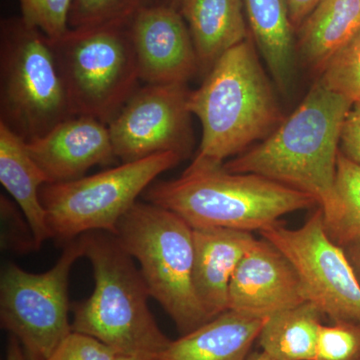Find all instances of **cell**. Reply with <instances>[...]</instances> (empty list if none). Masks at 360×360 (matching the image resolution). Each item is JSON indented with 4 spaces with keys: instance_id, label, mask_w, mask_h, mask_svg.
I'll list each match as a JSON object with an SVG mask.
<instances>
[{
    "instance_id": "1",
    "label": "cell",
    "mask_w": 360,
    "mask_h": 360,
    "mask_svg": "<svg viewBox=\"0 0 360 360\" xmlns=\"http://www.w3.org/2000/svg\"><path fill=\"white\" fill-rule=\"evenodd\" d=\"M354 103L316 82L292 115L262 143L222 167L252 174L314 196L324 220L335 214L341 129Z\"/></svg>"
},
{
    "instance_id": "2",
    "label": "cell",
    "mask_w": 360,
    "mask_h": 360,
    "mask_svg": "<svg viewBox=\"0 0 360 360\" xmlns=\"http://www.w3.org/2000/svg\"><path fill=\"white\" fill-rule=\"evenodd\" d=\"M188 106L202 129L198 155L188 167L193 169L221 167L283 122L250 39L220 56L200 89L191 92Z\"/></svg>"
},
{
    "instance_id": "3",
    "label": "cell",
    "mask_w": 360,
    "mask_h": 360,
    "mask_svg": "<svg viewBox=\"0 0 360 360\" xmlns=\"http://www.w3.org/2000/svg\"><path fill=\"white\" fill-rule=\"evenodd\" d=\"M142 195L193 229L259 231L283 215L319 205L309 193L260 175L232 174L222 165L187 167L179 179L153 182Z\"/></svg>"
},
{
    "instance_id": "4",
    "label": "cell",
    "mask_w": 360,
    "mask_h": 360,
    "mask_svg": "<svg viewBox=\"0 0 360 360\" xmlns=\"http://www.w3.org/2000/svg\"><path fill=\"white\" fill-rule=\"evenodd\" d=\"M94 269V292L71 305L72 331L101 340L117 355L150 360L169 345L148 307V285L134 259L112 234L82 236Z\"/></svg>"
},
{
    "instance_id": "5",
    "label": "cell",
    "mask_w": 360,
    "mask_h": 360,
    "mask_svg": "<svg viewBox=\"0 0 360 360\" xmlns=\"http://www.w3.org/2000/svg\"><path fill=\"white\" fill-rule=\"evenodd\" d=\"M115 238L136 260L150 297L174 322L180 335L210 319L193 284V229L176 213L137 201L118 224Z\"/></svg>"
},
{
    "instance_id": "6",
    "label": "cell",
    "mask_w": 360,
    "mask_h": 360,
    "mask_svg": "<svg viewBox=\"0 0 360 360\" xmlns=\"http://www.w3.org/2000/svg\"><path fill=\"white\" fill-rule=\"evenodd\" d=\"M51 41L22 18L0 28V122L25 141L73 116Z\"/></svg>"
},
{
    "instance_id": "7",
    "label": "cell",
    "mask_w": 360,
    "mask_h": 360,
    "mask_svg": "<svg viewBox=\"0 0 360 360\" xmlns=\"http://www.w3.org/2000/svg\"><path fill=\"white\" fill-rule=\"evenodd\" d=\"M51 44L73 115L108 125L139 80L129 22L70 28Z\"/></svg>"
},
{
    "instance_id": "8",
    "label": "cell",
    "mask_w": 360,
    "mask_h": 360,
    "mask_svg": "<svg viewBox=\"0 0 360 360\" xmlns=\"http://www.w3.org/2000/svg\"><path fill=\"white\" fill-rule=\"evenodd\" d=\"M184 160L162 153L40 191L51 238L68 241L92 231L115 236L118 224L156 177Z\"/></svg>"
},
{
    "instance_id": "9",
    "label": "cell",
    "mask_w": 360,
    "mask_h": 360,
    "mask_svg": "<svg viewBox=\"0 0 360 360\" xmlns=\"http://www.w3.org/2000/svg\"><path fill=\"white\" fill-rule=\"evenodd\" d=\"M84 257L82 236L68 241L53 267L32 274L7 264L0 276V323L18 338L28 360H46L72 333L68 283Z\"/></svg>"
},
{
    "instance_id": "10",
    "label": "cell",
    "mask_w": 360,
    "mask_h": 360,
    "mask_svg": "<svg viewBox=\"0 0 360 360\" xmlns=\"http://www.w3.org/2000/svg\"><path fill=\"white\" fill-rule=\"evenodd\" d=\"M295 267L307 302L333 321L360 323V283L345 248L329 238L321 207L298 229L277 221L259 231Z\"/></svg>"
},
{
    "instance_id": "11",
    "label": "cell",
    "mask_w": 360,
    "mask_h": 360,
    "mask_svg": "<svg viewBox=\"0 0 360 360\" xmlns=\"http://www.w3.org/2000/svg\"><path fill=\"white\" fill-rule=\"evenodd\" d=\"M186 84H146L108 123L113 149L122 163L162 153L186 158L193 146Z\"/></svg>"
},
{
    "instance_id": "12",
    "label": "cell",
    "mask_w": 360,
    "mask_h": 360,
    "mask_svg": "<svg viewBox=\"0 0 360 360\" xmlns=\"http://www.w3.org/2000/svg\"><path fill=\"white\" fill-rule=\"evenodd\" d=\"M139 80L186 84L200 70L188 26L174 7L146 4L129 22Z\"/></svg>"
},
{
    "instance_id": "13",
    "label": "cell",
    "mask_w": 360,
    "mask_h": 360,
    "mask_svg": "<svg viewBox=\"0 0 360 360\" xmlns=\"http://www.w3.org/2000/svg\"><path fill=\"white\" fill-rule=\"evenodd\" d=\"M307 302L290 260L269 241L257 239L232 276L229 310L267 319Z\"/></svg>"
},
{
    "instance_id": "14",
    "label": "cell",
    "mask_w": 360,
    "mask_h": 360,
    "mask_svg": "<svg viewBox=\"0 0 360 360\" xmlns=\"http://www.w3.org/2000/svg\"><path fill=\"white\" fill-rule=\"evenodd\" d=\"M26 146L49 184L79 179L96 165L117 162L108 125L91 116H71Z\"/></svg>"
},
{
    "instance_id": "15",
    "label": "cell",
    "mask_w": 360,
    "mask_h": 360,
    "mask_svg": "<svg viewBox=\"0 0 360 360\" xmlns=\"http://www.w3.org/2000/svg\"><path fill=\"white\" fill-rule=\"evenodd\" d=\"M257 238L250 231L193 229V284L210 321L229 310L234 272Z\"/></svg>"
},
{
    "instance_id": "16",
    "label": "cell",
    "mask_w": 360,
    "mask_h": 360,
    "mask_svg": "<svg viewBox=\"0 0 360 360\" xmlns=\"http://www.w3.org/2000/svg\"><path fill=\"white\" fill-rule=\"evenodd\" d=\"M265 321L227 310L170 341L150 360H246Z\"/></svg>"
},
{
    "instance_id": "17",
    "label": "cell",
    "mask_w": 360,
    "mask_h": 360,
    "mask_svg": "<svg viewBox=\"0 0 360 360\" xmlns=\"http://www.w3.org/2000/svg\"><path fill=\"white\" fill-rule=\"evenodd\" d=\"M0 182L18 203L39 248L51 238L40 191L49 184L22 137L0 122Z\"/></svg>"
},
{
    "instance_id": "18",
    "label": "cell",
    "mask_w": 360,
    "mask_h": 360,
    "mask_svg": "<svg viewBox=\"0 0 360 360\" xmlns=\"http://www.w3.org/2000/svg\"><path fill=\"white\" fill-rule=\"evenodd\" d=\"M246 20L276 86L288 96L296 75L295 30L288 0H243Z\"/></svg>"
},
{
    "instance_id": "19",
    "label": "cell",
    "mask_w": 360,
    "mask_h": 360,
    "mask_svg": "<svg viewBox=\"0 0 360 360\" xmlns=\"http://www.w3.org/2000/svg\"><path fill=\"white\" fill-rule=\"evenodd\" d=\"M179 11L206 73L222 54L248 39L243 0H184Z\"/></svg>"
},
{
    "instance_id": "20",
    "label": "cell",
    "mask_w": 360,
    "mask_h": 360,
    "mask_svg": "<svg viewBox=\"0 0 360 360\" xmlns=\"http://www.w3.org/2000/svg\"><path fill=\"white\" fill-rule=\"evenodd\" d=\"M359 30L360 0H321L297 30V54L321 75Z\"/></svg>"
},
{
    "instance_id": "21",
    "label": "cell",
    "mask_w": 360,
    "mask_h": 360,
    "mask_svg": "<svg viewBox=\"0 0 360 360\" xmlns=\"http://www.w3.org/2000/svg\"><path fill=\"white\" fill-rule=\"evenodd\" d=\"M323 316L309 302L277 312L267 317L258 343L277 360H315Z\"/></svg>"
},
{
    "instance_id": "22",
    "label": "cell",
    "mask_w": 360,
    "mask_h": 360,
    "mask_svg": "<svg viewBox=\"0 0 360 360\" xmlns=\"http://www.w3.org/2000/svg\"><path fill=\"white\" fill-rule=\"evenodd\" d=\"M335 214L324 220L329 238L345 248L360 236V163L340 150L336 163Z\"/></svg>"
},
{
    "instance_id": "23",
    "label": "cell",
    "mask_w": 360,
    "mask_h": 360,
    "mask_svg": "<svg viewBox=\"0 0 360 360\" xmlns=\"http://www.w3.org/2000/svg\"><path fill=\"white\" fill-rule=\"evenodd\" d=\"M317 82L350 103H360V30L331 59Z\"/></svg>"
},
{
    "instance_id": "24",
    "label": "cell",
    "mask_w": 360,
    "mask_h": 360,
    "mask_svg": "<svg viewBox=\"0 0 360 360\" xmlns=\"http://www.w3.org/2000/svg\"><path fill=\"white\" fill-rule=\"evenodd\" d=\"M146 0H72L70 30L129 23Z\"/></svg>"
},
{
    "instance_id": "25",
    "label": "cell",
    "mask_w": 360,
    "mask_h": 360,
    "mask_svg": "<svg viewBox=\"0 0 360 360\" xmlns=\"http://www.w3.org/2000/svg\"><path fill=\"white\" fill-rule=\"evenodd\" d=\"M26 25L39 30L51 42L70 30L68 20L72 0H18Z\"/></svg>"
},
{
    "instance_id": "26",
    "label": "cell",
    "mask_w": 360,
    "mask_h": 360,
    "mask_svg": "<svg viewBox=\"0 0 360 360\" xmlns=\"http://www.w3.org/2000/svg\"><path fill=\"white\" fill-rule=\"evenodd\" d=\"M315 360H360V323L338 321L322 324Z\"/></svg>"
},
{
    "instance_id": "27",
    "label": "cell",
    "mask_w": 360,
    "mask_h": 360,
    "mask_svg": "<svg viewBox=\"0 0 360 360\" xmlns=\"http://www.w3.org/2000/svg\"><path fill=\"white\" fill-rule=\"evenodd\" d=\"M117 354L101 340L72 331L46 360H116Z\"/></svg>"
},
{
    "instance_id": "28",
    "label": "cell",
    "mask_w": 360,
    "mask_h": 360,
    "mask_svg": "<svg viewBox=\"0 0 360 360\" xmlns=\"http://www.w3.org/2000/svg\"><path fill=\"white\" fill-rule=\"evenodd\" d=\"M341 153L360 163V103L350 108L343 122L340 134Z\"/></svg>"
},
{
    "instance_id": "29",
    "label": "cell",
    "mask_w": 360,
    "mask_h": 360,
    "mask_svg": "<svg viewBox=\"0 0 360 360\" xmlns=\"http://www.w3.org/2000/svg\"><path fill=\"white\" fill-rule=\"evenodd\" d=\"M319 1L321 0H288L291 22L296 32Z\"/></svg>"
},
{
    "instance_id": "30",
    "label": "cell",
    "mask_w": 360,
    "mask_h": 360,
    "mask_svg": "<svg viewBox=\"0 0 360 360\" xmlns=\"http://www.w3.org/2000/svg\"><path fill=\"white\" fill-rule=\"evenodd\" d=\"M343 248L360 283V236Z\"/></svg>"
},
{
    "instance_id": "31",
    "label": "cell",
    "mask_w": 360,
    "mask_h": 360,
    "mask_svg": "<svg viewBox=\"0 0 360 360\" xmlns=\"http://www.w3.org/2000/svg\"><path fill=\"white\" fill-rule=\"evenodd\" d=\"M6 360H28L25 349L18 338L11 335L7 345Z\"/></svg>"
},
{
    "instance_id": "32",
    "label": "cell",
    "mask_w": 360,
    "mask_h": 360,
    "mask_svg": "<svg viewBox=\"0 0 360 360\" xmlns=\"http://www.w3.org/2000/svg\"><path fill=\"white\" fill-rule=\"evenodd\" d=\"M182 1L184 0H146V4L174 7V8L179 9V11Z\"/></svg>"
},
{
    "instance_id": "33",
    "label": "cell",
    "mask_w": 360,
    "mask_h": 360,
    "mask_svg": "<svg viewBox=\"0 0 360 360\" xmlns=\"http://www.w3.org/2000/svg\"><path fill=\"white\" fill-rule=\"evenodd\" d=\"M246 360H277L274 359V357L270 356L269 354H265L264 352H250V354L248 355V359Z\"/></svg>"
},
{
    "instance_id": "34",
    "label": "cell",
    "mask_w": 360,
    "mask_h": 360,
    "mask_svg": "<svg viewBox=\"0 0 360 360\" xmlns=\"http://www.w3.org/2000/svg\"><path fill=\"white\" fill-rule=\"evenodd\" d=\"M116 360H148L139 356H129V355H117Z\"/></svg>"
}]
</instances>
